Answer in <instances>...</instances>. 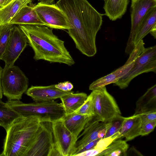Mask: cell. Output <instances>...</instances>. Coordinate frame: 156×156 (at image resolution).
Returning a JSON list of instances; mask_svg holds the SVG:
<instances>
[{
	"label": "cell",
	"instance_id": "cell-34",
	"mask_svg": "<svg viewBox=\"0 0 156 156\" xmlns=\"http://www.w3.org/2000/svg\"><path fill=\"white\" fill-rule=\"evenodd\" d=\"M132 154H133V155L143 156L141 153L133 147L130 148L129 151L128 150L126 152L127 156H128L129 154L131 155Z\"/></svg>",
	"mask_w": 156,
	"mask_h": 156
},
{
	"label": "cell",
	"instance_id": "cell-17",
	"mask_svg": "<svg viewBox=\"0 0 156 156\" xmlns=\"http://www.w3.org/2000/svg\"><path fill=\"white\" fill-rule=\"evenodd\" d=\"M141 126V119L139 115H133L130 117H125L118 131L120 139L124 137L127 141L140 136Z\"/></svg>",
	"mask_w": 156,
	"mask_h": 156
},
{
	"label": "cell",
	"instance_id": "cell-36",
	"mask_svg": "<svg viewBox=\"0 0 156 156\" xmlns=\"http://www.w3.org/2000/svg\"><path fill=\"white\" fill-rule=\"evenodd\" d=\"M54 1V0H38V2L48 4H53Z\"/></svg>",
	"mask_w": 156,
	"mask_h": 156
},
{
	"label": "cell",
	"instance_id": "cell-21",
	"mask_svg": "<svg viewBox=\"0 0 156 156\" xmlns=\"http://www.w3.org/2000/svg\"><path fill=\"white\" fill-rule=\"evenodd\" d=\"M129 0H105L104 15L112 21L121 19L126 13Z\"/></svg>",
	"mask_w": 156,
	"mask_h": 156
},
{
	"label": "cell",
	"instance_id": "cell-30",
	"mask_svg": "<svg viewBox=\"0 0 156 156\" xmlns=\"http://www.w3.org/2000/svg\"><path fill=\"white\" fill-rule=\"evenodd\" d=\"M156 126V121L145 123L141 126L140 136L147 135L152 132Z\"/></svg>",
	"mask_w": 156,
	"mask_h": 156
},
{
	"label": "cell",
	"instance_id": "cell-32",
	"mask_svg": "<svg viewBox=\"0 0 156 156\" xmlns=\"http://www.w3.org/2000/svg\"><path fill=\"white\" fill-rule=\"evenodd\" d=\"M55 86L58 89L65 91H71L73 87V84L69 81L60 83L55 84Z\"/></svg>",
	"mask_w": 156,
	"mask_h": 156
},
{
	"label": "cell",
	"instance_id": "cell-14",
	"mask_svg": "<svg viewBox=\"0 0 156 156\" xmlns=\"http://www.w3.org/2000/svg\"><path fill=\"white\" fill-rule=\"evenodd\" d=\"M72 93L73 91H65L56 88L55 84L42 86H31L25 93L35 102L53 101Z\"/></svg>",
	"mask_w": 156,
	"mask_h": 156
},
{
	"label": "cell",
	"instance_id": "cell-39",
	"mask_svg": "<svg viewBox=\"0 0 156 156\" xmlns=\"http://www.w3.org/2000/svg\"><path fill=\"white\" fill-rule=\"evenodd\" d=\"M0 156H1V154H0Z\"/></svg>",
	"mask_w": 156,
	"mask_h": 156
},
{
	"label": "cell",
	"instance_id": "cell-23",
	"mask_svg": "<svg viewBox=\"0 0 156 156\" xmlns=\"http://www.w3.org/2000/svg\"><path fill=\"white\" fill-rule=\"evenodd\" d=\"M26 5L22 0H14L5 6L0 8V26L9 23L19 10Z\"/></svg>",
	"mask_w": 156,
	"mask_h": 156
},
{
	"label": "cell",
	"instance_id": "cell-12",
	"mask_svg": "<svg viewBox=\"0 0 156 156\" xmlns=\"http://www.w3.org/2000/svg\"><path fill=\"white\" fill-rule=\"evenodd\" d=\"M52 128L54 141L60 156H72L77 139L61 119L52 122Z\"/></svg>",
	"mask_w": 156,
	"mask_h": 156
},
{
	"label": "cell",
	"instance_id": "cell-1",
	"mask_svg": "<svg viewBox=\"0 0 156 156\" xmlns=\"http://www.w3.org/2000/svg\"><path fill=\"white\" fill-rule=\"evenodd\" d=\"M55 5L66 15L70 28L69 35L76 48L89 57L97 53L96 38L103 22L99 13L87 0H58Z\"/></svg>",
	"mask_w": 156,
	"mask_h": 156
},
{
	"label": "cell",
	"instance_id": "cell-37",
	"mask_svg": "<svg viewBox=\"0 0 156 156\" xmlns=\"http://www.w3.org/2000/svg\"><path fill=\"white\" fill-rule=\"evenodd\" d=\"M2 69L0 66V100L2 99L3 96V93L1 84V75Z\"/></svg>",
	"mask_w": 156,
	"mask_h": 156
},
{
	"label": "cell",
	"instance_id": "cell-13",
	"mask_svg": "<svg viewBox=\"0 0 156 156\" xmlns=\"http://www.w3.org/2000/svg\"><path fill=\"white\" fill-rule=\"evenodd\" d=\"M106 122H101L94 115L91 116L86 123L82 133L78 136L75 146V150L72 156H76L79 151L90 142L99 139V132L105 128Z\"/></svg>",
	"mask_w": 156,
	"mask_h": 156
},
{
	"label": "cell",
	"instance_id": "cell-4",
	"mask_svg": "<svg viewBox=\"0 0 156 156\" xmlns=\"http://www.w3.org/2000/svg\"><path fill=\"white\" fill-rule=\"evenodd\" d=\"M6 102L21 115L37 116L41 121L53 122L66 115L62 104L54 100L25 103L20 100H8Z\"/></svg>",
	"mask_w": 156,
	"mask_h": 156
},
{
	"label": "cell",
	"instance_id": "cell-25",
	"mask_svg": "<svg viewBox=\"0 0 156 156\" xmlns=\"http://www.w3.org/2000/svg\"><path fill=\"white\" fill-rule=\"evenodd\" d=\"M129 145L126 140L119 139L113 140L97 156H126Z\"/></svg>",
	"mask_w": 156,
	"mask_h": 156
},
{
	"label": "cell",
	"instance_id": "cell-29",
	"mask_svg": "<svg viewBox=\"0 0 156 156\" xmlns=\"http://www.w3.org/2000/svg\"><path fill=\"white\" fill-rule=\"evenodd\" d=\"M119 139H120V137L118 132L109 137L100 139L94 148L98 154L97 156L105 150L113 140Z\"/></svg>",
	"mask_w": 156,
	"mask_h": 156
},
{
	"label": "cell",
	"instance_id": "cell-31",
	"mask_svg": "<svg viewBox=\"0 0 156 156\" xmlns=\"http://www.w3.org/2000/svg\"><path fill=\"white\" fill-rule=\"evenodd\" d=\"M142 125L148 122L156 121V112H151L139 115Z\"/></svg>",
	"mask_w": 156,
	"mask_h": 156
},
{
	"label": "cell",
	"instance_id": "cell-16",
	"mask_svg": "<svg viewBox=\"0 0 156 156\" xmlns=\"http://www.w3.org/2000/svg\"><path fill=\"white\" fill-rule=\"evenodd\" d=\"M9 24L19 25H39L46 26L40 18L33 7L25 5L17 12Z\"/></svg>",
	"mask_w": 156,
	"mask_h": 156
},
{
	"label": "cell",
	"instance_id": "cell-7",
	"mask_svg": "<svg viewBox=\"0 0 156 156\" xmlns=\"http://www.w3.org/2000/svg\"><path fill=\"white\" fill-rule=\"evenodd\" d=\"M156 72V45L144 49L128 72L114 84L121 89L127 87L131 81L144 73Z\"/></svg>",
	"mask_w": 156,
	"mask_h": 156
},
{
	"label": "cell",
	"instance_id": "cell-35",
	"mask_svg": "<svg viewBox=\"0 0 156 156\" xmlns=\"http://www.w3.org/2000/svg\"><path fill=\"white\" fill-rule=\"evenodd\" d=\"M14 0H0V8L7 5Z\"/></svg>",
	"mask_w": 156,
	"mask_h": 156
},
{
	"label": "cell",
	"instance_id": "cell-38",
	"mask_svg": "<svg viewBox=\"0 0 156 156\" xmlns=\"http://www.w3.org/2000/svg\"><path fill=\"white\" fill-rule=\"evenodd\" d=\"M27 5H28L31 1V0H22Z\"/></svg>",
	"mask_w": 156,
	"mask_h": 156
},
{
	"label": "cell",
	"instance_id": "cell-33",
	"mask_svg": "<svg viewBox=\"0 0 156 156\" xmlns=\"http://www.w3.org/2000/svg\"><path fill=\"white\" fill-rule=\"evenodd\" d=\"M99 140L100 139L96 140L87 144L79 151L77 154L80 153L93 149Z\"/></svg>",
	"mask_w": 156,
	"mask_h": 156
},
{
	"label": "cell",
	"instance_id": "cell-40",
	"mask_svg": "<svg viewBox=\"0 0 156 156\" xmlns=\"http://www.w3.org/2000/svg\"><path fill=\"white\" fill-rule=\"evenodd\" d=\"M104 0V1L105 0Z\"/></svg>",
	"mask_w": 156,
	"mask_h": 156
},
{
	"label": "cell",
	"instance_id": "cell-22",
	"mask_svg": "<svg viewBox=\"0 0 156 156\" xmlns=\"http://www.w3.org/2000/svg\"><path fill=\"white\" fill-rule=\"evenodd\" d=\"M88 96L84 93H72L60 99L66 115L71 114L78 110L83 104Z\"/></svg>",
	"mask_w": 156,
	"mask_h": 156
},
{
	"label": "cell",
	"instance_id": "cell-24",
	"mask_svg": "<svg viewBox=\"0 0 156 156\" xmlns=\"http://www.w3.org/2000/svg\"><path fill=\"white\" fill-rule=\"evenodd\" d=\"M6 102L0 100V126L6 130L17 118L21 116Z\"/></svg>",
	"mask_w": 156,
	"mask_h": 156
},
{
	"label": "cell",
	"instance_id": "cell-3",
	"mask_svg": "<svg viewBox=\"0 0 156 156\" xmlns=\"http://www.w3.org/2000/svg\"><path fill=\"white\" fill-rule=\"evenodd\" d=\"M41 121L34 116H21L6 130L2 156H25L35 136Z\"/></svg>",
	"mask_w": 156,
	"mask_h": 156
},
{
	"label": "cell",
	"instance_id": "cell-19",
	"mask_svg": "<svg viewBox=\"0 0 156 156\" xmlns=\"http://www.w3.org/2000/svg\"><path fill=\"white\" fill-rule=\"evenodd\" d=\"M156 112V84L148 88L136 103L134 115Z\"/></svg>",
	"mask_w": 156,
	"mask_h": 156
},
{
	"label": "cell",
	"instance_id": "cell-2",
	"mask_svg": "<svg viewBox=\"0 0 156 156\" xmlns=\"http://www.w3.org/2000/svg\"><path fill=\"white\" fill-rule=\"evenodd\" d=\"M18 26L34 51V60H43L69 66L75 64L73 59L65 46L64 41L53 33L52 29L44 25Z\"/></svg>",
	"mask_w": 156,
	"mask_h": 156
},
{
	"label": "cell",
	"instance_id": "cell-27",
	"mask_svg": "<svg viewBox=\"0 0 156 156\" xmlns=\"http://www.w3.org/2000/svg\"><path fill=\"white\" fill-rule=\"evenodd\" d=\"M124 118L121 115H118L107 121L106 132L103 138L109 137L118 132Z\"/></svg>",
	"mask_w": 156,
	"mask_h": 156
},
{
	"label": "cell",
	"instance_id": "cell-28",
	"mask_svg": "<svg viewBox=\"0 0 156 156\" xmlns=\"http://www.w3.org/2000/svg\"><path fill=\"white\" fill-rule=\"evenodd\" d=\"M73 113L87 115L90 117L94 115L93 96L92 92L88 96L87 99L82 106Z\"/></svg>",
	"mask_w": 156,
	"mask_h": 156
},
{
	"label": "cell",
	"instance_id": "cell-5",
	"mask_svg": "<svg viewBox=\"0 0 156 156\" xmlns=\"http://www.w3.org/2000/svg\"><path fill=\"white\" fill-rule=\"evenodd\" d=\"M3 94L8 100H20L28 89V79L23 72L14 65L5 66L1 75Z\"/></svg>",
	"mask_w": 156,
	"mask_h": 156
},
{
	"label": "cell",
	"instance_id": "cell-11",
	"mask_svg": "<svg viewBox=\"0 0 156 156\" xmlns=\"http://www.w3.org/2000/svg\"><path fill=\"white\" fill-rule=\"evenodd\" d=\"M27 37L19 26H13L2 59L5 66L13 65L27 45Z\"/></svg>",
	"mask_w": 156,
	"mask_h": 156
},
{
	"label": "cell",
	"instance_id": "cell-8",
	"mask_svg": "<svg viewBox=\"0 0 156 156\" xmlns=\"http://www.w3.org/2000/svg\"><path fill=\"white\" fill-rule=\"evenodd\" d=\"M94 115L101 122H106L114 117L121 115L120 109L113 97L105 87L92 90Z\"/></svg>",
	"mask_w": 156,
	"mask_h": 156
},
{
	"label": "cell",
	"instance_id": "cell-18",
	"mask_svg": "<svg viewBox=\"0 0 156 156\" xmlns=\"http://www.w3.org/2000/svg\"><path fill=\"white\" fill-rule=\"evenodd\" d=\"M134 63V62L125 63L110 73L95 80L90 85L89 90L92 91L98 90L108 85L115 83L129 71Z\"/></svg>",
	"mask_w": 156,
	"mask_h": 156
},
{
	"label": "cell",
	"instance_id": "cell-10",
	"mask_svg": "<svg viewBox=\"0 0 156 156\" xmlns=\"http://www.w3.org/2000/svg\"><path fill=\"white\" fill-rule=\"evenodd\" d=\"M156 7V0H131V29L125 52L129 54L135 48L134 40L140 21L150 8Z\"/></svg>",
	"mask_w": 156,
	"mask_h": 156
},
{
	"label": "cell",
	"instance_id": "cell-15",
	"mask_svg": "<svg viewBox=\"0 0 156 156\" xmlns=\"http://www.w3.org/2000/svg\"><path fill=\"white\" fill-rule=\"evenodd\" d=\"M149 33L156 37V7L150 8L140 21L134 40L135 46Z\"/></svg>",
	"mask_w": 156,
	"mask_h": 156
},
{
	"label": "cell",
	"instance_id": "cell-20",
	"mask_svg": "<svg viewBox=\"0 0 156 156\" xmlns=\"http://www.w3.org/2000/svg\"><path fill=\"white\" fill-rule=\"evenodd\" d=\"M90 117L87 115L73 113L66 115L61 119L66 127L78 140V136Z\"/></svg>",
	"mask_w": 156,
	"mask_h": 156
},
{
	"label": "cell",
	"instance_id": "cell-6",
	"mask_svg": "<svg viewBox=\"0 0 156 156\" xmlns=\"http://www.w3.org/2000/svg\"><path fill=\"white\" fill-rule=\"evenodd\" d=\"M25 156H60L54 141L52 122H40L35 136Z\"/></svg>",
	"mask_w": 156,
	"mask_h": 156
},
{
	"label": "cell",
	"instance_id": "cell-26",
	"mask_svg": "<svg viewBox=\"0 0 156 156\" xmlns=\"http://www.w3.org/2000/svg\"><path fill=\"white\" fill-rule=\"evenodd\" d=\"M14 25L8 23L0 26V60L5 51Z\"/></svg>",
	"mask_w": 156,
	"mask_h": 156
},
{
	"label": "cell",
	"instance_id": "cell-9",
	"mask_svg": "<svg viewBox=\"0 0 156 156\" xmlns=\"http://www.w3.org/2000/svg\"><path fill=\"white\" fill-rule=\"evenodd\" d=\"M33 7L46 26L51 29L61 30L70 28L66 15L55 4L38 2Z\"/></svg>",
	"mask_w": 156,
	"mask_h": 156
}]
</instances>
